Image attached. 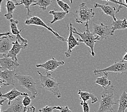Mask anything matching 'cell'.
Instances as JSON below:
<instances>
[{"label": "cell", "mask_w": 127, "mask_h": 112, "mask_svg": "<svg viewBox=\"0 0 127 112\" xmlns=\"http://www.w3.org/2000/svg\"><path fill=\"white\" fill-rule=\"evenodd\" d=\"M101 95L100 105L96 112H114V105L118 102V100L115 101V100L114 87L111 86L110 88L104 89Z\"/></svg>", "instance_id": "cell-1"}, {"label": "cell", "mask_w": 127, "mask_h": 112, "mask_svg": "<svg viewBox=\"0 0 127 112\" xmlns=\"http://www.w3.org/2000/svg\"><path fill=\"white\" fill-rule=\"evenodd\" d=\"M86 28V31L83 32H78L74 27L72 26V32L74 34H76L81 37V39H78L77 41L79 42H82L85 44L87 46L89 47L91 51L90 53L93 57L95 56V53L94 52V46L96 41H99L101 38L99 36H97L95 37L93 34V32L90 31L89 28V23L88 22H87L85 25Z\"/></svg>", "instance_id": "cell-2"}, {"label": "cell", "mask_w": 127, "mask_h": 112, "mask_svg": "<svg viewBox=\"0 0 127 112\" xmlns=\"http://www.w3.org/2000/svg\"><path fill=\"white\" fill-rule=\"evenodd\" d=\"M37 72L40 75L41 84L42 87L52 93L58 99L61 98V93L59 88L60 84L57 82L55 78L51 77V74L47 72L46 75H43L38 71H37Z\"/></svg>", "instance_id": "cell-3"}, {"label": "cell", "mask_w": 127, "mask_h": 112, "mask_svg": "<svg viewBox=\"0 0 127 112\" xmlns=\"http://www.w3.org/2000/svg\"><path fill=\"white\" fill-rule=\"evenodd\" d=\"M16 79L19 82L21 86L27 89L31 92V98L32 100L34 99L38 94V90L36 86V83L35 80L30 75L22 74H15Z\"/></svg>", "instance_id": "cell-4"}, {"label": "cell", "mask_w": 127, "mask_h": 112, "mask_svg": "<svg viewBox=\"0 0 127 112\" xmlns=\"http://www.w3.org/2000/svg\"><path fill=\"white\" fill-rule=\"evenodd\" d=\"M95 13L92 8H89L86 3H82L79 5V9L74 14L75 21L78 24L89 22L95 16Z\"/></svg>", "instance_id": "cell-5"}, {"label": "cell", "mask_w": 127, "mask_h": 112, "mask_svg": "<svg viewBox=\"0 0 127 112\" xmlns=\"http://www.w3.org/2000/svg\"><path fill=\"white\" fill-rule=\"evenodd\" d=\"M105 72H111L113 73L120 74L127 73V62L123 61L122 60H120V62L114 63L113 65L107 68L101 69H95L94 71V73L95 75H97Z\"/></svg>", "instance_id": "cell-6"}, {"label": "cell", "mask_w": 127, "mask_h": 112, "mask_svg": "<svg viewBox=\"0 0 127 112\" xmlns=\"http://www.w3.org/2000/svg\"><path fill=\"white\" fill-rule=\"evenodd\" d=\"M25 23L27 25H35L37 26H40L44 27V28H46L48 30H49V31L52 32L53 34L56 36V37L59 39L60 41L62 42H67V39H65L64 37H62L60 36L58 33L56 32V31L50 28V27L48 26L46 23H45L43 21H42L40 18L37 16H32L31 18H27V19L25 21Z\"/></svg>", "instance_id": "cell-7"}, {"label": "cell", "mask_w": 127, "mask_h": 112, "mask_svg": "<svg viewBox=\"0 0 127 112\" xmlns=\"http://www.w3.org/2000/svg\"><path fill=\"white\" fill-rule=\"evenodd\" d=\"M93 31L94 35H97L101 38V40L107 39L110 36H113L112 32L113 28L109 26L105 25L103 23H101L99 24L94 23L93 24Z\"/></svg>", "instance_id": "cell-8"}, {"label": "cell", "mask_w": 127, "mask_h": 112, "mask_svg": "<svg viewBox=\"0 0 127 112\" xmlns=\"http://www.w3.org/2000/svg\"><path fill=\"white\" fill-rule=\"evenodd\" d=\"M15 70L10 71L8 69H1L0 71V78H1V86L15 85Z\"/></svg>", "instance_id": "cell-9"}, {"label": "cell", "mask_w": 127, "mask_h": 112, "mask_svg": "<svg viewBox=\"0 0 127 112\" xmlns=\"http://www.w3.org/2000/svg\"><path fill=\"white\" fill-rule=\"evenodd\" d=\"M94 7L95 8H100L103 12L104 14L113 17L114 21H116L117 20L115 15L122 9V5H119L118 8H116V7H113V6L109 5L108 3L101 4L98 3H95Z\"/></svg>", "instance_id": "cell-10"}, {"label": "cell", "mask_w": 127, "mask_h": 112, "mask_svg": "<svg viewBox=\"0 0 127 112\" xmlns=\"http://www.w3.org/2000/svg\"><path fill=\"white\" fill-rule=\"evenodd\" d=\"M72 23H70V25L67 24V26L69 31V35L67 39L68 42V49L65 52V55L66 57H70L71 53L72 52V50L76 46L79 45V42L77 41V38H76L74 36V34L72 32Z\"/></svg>", "instance_id": "cell-11"}, {"label": "cell", "mask_w": 127, "mask_h": 112, "mask_svg": "<svg viewBox=\"0 0 127 112\" xmlns=\"http://www.w3.org/2000/svg\"><path fill=\"white\" fill-rule=\"evenodd\" d=\"M64 64V62L58 61L55 58L53 57L52 59L48 60L44 64H37L36 65L37 68H43L47 72L48 71H55L59 66L63 65Z\"/></svg>", "instance_id": "cell-12"}, {"label": "cell", "mask_w": 127, "mask_h": 112, "mask_svg": "<svg viewBox=\"0 0 127 112\" xmlns=\"http://www.w3.org/2000/svg\"><path fill=\"white\" fill-rule=\"evenodd\" d=\"M20 66L17 60H15L10 57H3L0 59V68L1 69H8L14 71Z\"/></svg>", "instance_id": "cell-13"}, {"label": "cell", "mask_w": 127, "mask_h": 112, "mask_svg": "<svg viewBox=\"0 0 127 112\" xmlns=\"http://www.w3.org/2000/svg\"><path fill=\"white\" fill-rule=\"evenodd\" d=\"M28 46V45H22L19 43V42L17 40L13 42V46L11 50L7 54H2L3 57H10L15 60H17V56L19 54L21 50L25 49Z\"/></svg>", "instance_id": "cell-14"}, {"label": "cell", "mask_w": 127, "mask_h": 112, "mask_svg": "<svg viewBox=\"0 0 127 112\" xmlns=\"http://www.w3.org/2000/svg\"><path fill=\"white\" fill-rule=\"evenodd\" d=\"M9 106V108L2 112H26L27 107L23 105L22 99L16 98Z\"/></svg>", "instance_id": "cell-15"}, {"label": "cell", "mask_w": 127, "mask_h": 112, "mask_svg": "<svg viewBox=\"0 0 127 112\" xmlns=\"http://www.w3.org/2000/svg\"><path fill=\"white\" fill-rule=\"evenodd\" d=\"M0 38V53L2 54H7L13 47V42L7 36H3Z\"/></svg>", "instance_id": "cell-16"}, {"label": "cell", "mask_w": 127, "mask_h": 112, "mask_svg": "<svg viewBox=\"0 0 127 112\" xmlns=\"http://www.w3.org/2000/svg\"><path fill=\"white\" fill-rule=\"evenodd\" d=\"M24 93L21 92L19 90H18L15 88H14L9 92H7V93L3 94L2 93H1V98H5L8 100V105L9 106L11 104V102L13 101L14 100L16 99L19 96H23Z\"/></svg>", "instance_id": "cell-17"}, {"label": "cell", "mask_w": 127, "mask_h": 112, "mask_svg": "<svg viewBox=\"0 0 127 112\" xmlns=\"http://www.w3.org/2000/svg\"><path fill=\"white\" fill-rule=\"evenodd\" d=\"M78 94L80 95V99H81L83 102H87L90 99H92V104H95L97 102L98 98L94 94L90 92H83L81 90H79L78 92Z\"/></svg>", "instance_id": "cell-18"}, {"label": "cell", "mask_w": 127, "mask_h": 112, "mask_svg": "<svg viewBox=\"0 0 127 112\" xmlns=\"http://www.w3.org/2000/svg\"><path fill=\"white\" fill-rule=\"evenodd\" d=\"M112 25H113L112 32L114 35L115 31L116 30L127 29V20L125 18L123 20H118L116 21H114L112 23Z\"/></svg>", "instance_id": "cell-19"}, {"label": "cell", "mask_w": 127, "mask_h": 112, "mask_svg": "<svg viewBox=\"0 0 127 112\" xmlns=\"http://www.w3.org/2000/svg\"><path fill=\"white\" fill-rule=\"evenodd\" d=\"M6 8H7V13L4 15V16L8 20L13 19V13L15 10L16 5L13 1L11 0H6Z\"/></svg>", "instance_id": "cell-20"}, {"label": "cell", "mask_w": 127, "mask_h": 112, "mask_svg": "<svg viewBox=\"0 0 127 112\" xmlns=\"http://www.w3.org/2000/svg\"><path fill=\"white\" fill-rule=\"evenodd\" d=\"M119 108L117 112H125L127 109V93L123 90L119 100Z\"/></svg>", "instance_id": "cell-21"}, {"label": "cell", "mask_w": 127, "mask_h": 112, "mask_svg": "<svg viewBox=\"0 0 127 112\" xmlns=\"http://www.w3.org/2000/svg\"><path fill=\"white\" fill-rule=\"evenodd\" d=\"M104 75L96 79L95 83L101 86L104 89H106L111 85V81L108 79V73L107 72H103Z\"/></svg>", "instance_id": "cell-22"}, {"label": "cell", "mask_w": 127, "mask_h": 112, "mask_svg": "<svg viewBox=\"0 0 127 112\" xmlns=\"http://www.w3.org/2000/svg\"><path fill=\"white\" fill-rule=\"evenodd\" d=\"M49 14L53 15L54 16V19L53 21H49L50 24H53L55 22L59 21L62 20L68 14L64 11H55L54 10H51L49 11Z\"/></svg>", "instance_id": "cell-23"}, {"label": "cell", "mask_w": 127, "mask_h": 112, "mask_svg": "<svg viewBox=\"0 0 127 112\" xmlns=\"http://www.w3.org/2000/svg\"><path fill=\"white\" fill-rule=\"evenodd\" d=\"M53 2L51 0H37L35 3L32 4V6L37 5L41 9L46 10L48 6L50 5Z\"/></svg>", "instance_id": "cell-24"}, {"label": "cell", "mask_w": 127, "mask_h": 112, "mask_svg": "<svg viewBox=\"0 0 127 112\" xmlns=\"http://www.w3.org/2000/svg\"><path fill=\"white\" fill-rule=\"evenodd\" d=\"M36 1L35 0H21V3H19L18 5H20L21 4H23L25 5V8L27 9V16H32L31 11L30 10V6L33 4V3H35Z\"/></svg>", "instance_id": "cell-25"}, {"label": "cell", "mask_w": 127, "mask_h": 112, "mask_svg": "<svg viewBox=\"0 0 127 112\" xmlns=\"http://www.w3.org/2000/svg\"><path fill=\"white\" fill-rule=\"evenodd\" d=\"M10 28L12 34L15 35H17L20 34L21 32L22 31V29L20 30H18L17 28V24L19 23V21L15 19H11L10 20Z\"/></svg>", "instance_id": "cell-26"}, {"label": "cell", "mask_w": 127, "mask_h": 112, "mask_svg": "<svg viewBox=\"0 0 127 112\" xmlns=\"http://www.w3.org/2000/svg\"><path fill=\"white\" fill-rule=\"evenodd\" d=\"M56 1L57 4L62 9L63 11L65 12L67 14L69 13V11H70V7L66 3L64 2L62 0H56Z\"/></svg>", "instance_id": "cell-27"}, {"label": "cell", "mask_w": 127, "mask_h": 112, "mask_svg": "<svg viewBox=\"0 0 127 112\" xmlns=\"http://www.w3.org/2000/svg\"><path fill=\"white\" fill-rule=\"evenodd\" d=\"M24 99L22 100V102H23V105L25 106V107H29V106L30 105V104H31V102H32V98H31V96L29 95L28 93H26L25 92L24 93Z\"/></svg>", "instance_id": "cell-28"}, {"label": "cell", "mask_w": 127, "mask_h": 112, "mask_svg": "<svg viewBox=\"0 0 127 112\" xmlns=\"http://www.w3.org/2000/svg\"><path fill=\"white\" fill-rule=\"evenodd\" d=\"M16 40L19 42L20 44L22 45H28V41L22 37V36L20 35V34L16 35Z\"/></svg>", "instance_id": "cell-29"}, {"label": "cell", "mask_w": 127, "mask_h": 112, "mask_svg": "<svg viewBox=\"0 0 127 112\" xmlns=\"http://www.w3.org/2000/svg\"><path fill=\"white\" fill-rule=\"evenodd\" d=\"M54 110H55V107H51L47 106L46 107L40 109L38 112H54Z\"/></svg>", "instance_id": "cell-30"}, {"label": "cell", "mask_w": 127, "mask_h": 112, "mask_svg": "<svg viewBox=\"0 0 127 112\" xmlns=\"http://www.w3.org/2000/svg\"><path fill=\"white\" fill-rule=\"evenodd\" d=\"M80 105L82 106V107L84 112H89L90 108L89 106L88 103L87 102L82 101L80 103Z\"/></svg>", "instance_id": "cell-31"}, {"label": "cell", "mask_w": 127, "mask_h": 112, "mask_svg": "<svg viewBox=\"0 0 127 112\" xmlns=\"http://www.w3.org/2000/svg\"><path fill=\"white\" fill-rule=\"evenodd\" d=\"M55 110H59L60 112H72L68 106L62 107V106H55Z\"/></svg>", "instance_id": "cell-32"}, {"label": "cell", "mask_w": 127, "mask_h": 112, "mask_svg": "<svg viewBox=\"0 0 127 112\" xmlns=\"http://www.w3.org/2000/svg\"><path fill=\"white\" fill-rule=\"evenodd\" d=\"M103 1H109V2H113V3H115L116 4H119V5L124 6V7H126L127 9V4L121 3L119 1H117V0H103Z\"/></svg>", "instance_id": "cell-33"}, {"label": "cell", "mask_w": 127, "mask_h": 112, "mask_svg": "<svg viewBox=\"0 0 127 112\" xmlns=\"http://www.w3.org/2000/svg\"><path fill=\"white\" fill-rule=\"evenodd\" d=\"M11 32L10 31H8L7 32H5V33H2V34H0V37H3V36H9L10 38H13V36H11V35H12Z\"/></svg>", "instance_id": "cell-34"}, {"label": "cell", "mask_w": 127, "mask_h": 112, "mask_svg": "<svg viewBox=\"0 0 127 112\" xmlns=\"http://www.w3.org/2000/svg\"><path fill=\"white\" fill-rule=\"evenodd\" d=\"M36 108L34 106H29L27 108V111L26 112H35Z\"/></svg>", "instance_id": "cell-35"}, {"label": "cell", "mask_w": 127, "mask_h": 112, "mask_svg": "<svg viewBox=\"0 0 127 112\" xmlns=\"http://www.w3.org/2000/svg\"><path fill=\"white\" fill-rule=\"evenodd\" d=\"M124 49H125V50H126V53L125 55L124 56V57H123V58L122 60H123V61L127 62V50L125 49V47H124Z\"/></svg>", "instance_id": "cell-36"}, {"label": "cell", "mask_w": 127, "mask_h": 112, "mask_svg": "<svg viewBox=\"0 0 127 112\" xmlns=\"http://www.w3.org/2000/svg\"><path fill=\"white\" fill-rule=\"evenodd\" d=\"M14 1H15V4H16V6H17L18 4H19V3L17 2V1H18V0H14Z\"/></svg>", "instance_id": "cell-37"}, {"label": "cell", "mask_w": 127, "mask_h": 112, "mask_svg": "<svg viewBox=\"0 0 127 112\" xmlns=\"http://www.w3.org/2000/svg\"><path fill=\"white\" fill-rule=\"evenodd\" d=\"M119 1L121 3H122V4H124L123 3V1L122 0H119Z\"/></svg>", "instance_id": "cell-38"}, {"label": "cell", "mask_w": 127, "mask_h": 112, "mask_svg": "<svg viewBox=\"0 0 127 112\" xmlns=\"http://www.w3.org/2000/svg\"><path fill=\"white\" fill-rule=\"evenodd\" d=\"M125 4L127 5V0H125Z\"/></svg>", "instance_id": "cell-39"}, {"label": "cell", "mask_w": 127, "mask_h": 112, "mask_svg": "<svg viewBox=\"0 0 127 112\" xmlns=\"http://www.w3.org/2000/svg\"><path fill=\"white\" fill-rule=\"evenodd\" d=\"M70 3H72V0H70Z\"/></svg>", "instance_id": "cell-40"}]
</instances>
